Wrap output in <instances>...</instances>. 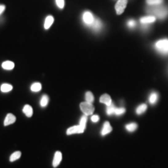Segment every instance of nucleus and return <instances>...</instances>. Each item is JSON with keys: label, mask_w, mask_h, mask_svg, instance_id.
<instances>
[{"label": "nucleus", "mask_w": 168, "mask_h": 168, "mask_svg": "<svg viewBox=\"0 0 168 168\" xmlns=\"http://www.w3.org/2000/svg\"><path fill=\"white\" fill-rule=\"evenodd\" d=\"M86 122H87V117H86V115L82 116V118H81L80 120V122H79V125H80L81 127H82L84 130H85V129H86Z\"/></svg>", "instance_id": "obj_26"}, {"label": "nucleus", "mask_w": 168, "mask_h": 168, "mask_svg": "<svg viewBox=\"0 0 168 168\" xmlns=\"http://www.w3.org/2000/svg\"><path fill=\"white\" fill-rule=\"evenodd\" d=\"M146 109H147L146 104H141V105H139L136 108V114H142V113H144V112L146 110Z\"/></svg>", "instance_id": "obj_18"}, {"label": "nucleus", "mask_w": 168, "mask_h": 168, "mask_svg": "<svg viewBox=\"0 0 168 168\" xmlns=\"http://www.w3.org/2000/svg\"><path fill=\"white\" fill-rule=\"evenodd\" d=\"M85 97H86V101H87V102H89V103L94 102V95H93V94L91 92H86Z\"/></svg>", "instance_id": "obj_25"}, {"label": "nucleus", "mask_w": 168, "mask_h": 168, "mask_svg": "<svg viewBox=\"0 0 168 168\" xmlns=\"http://www.w3.org/2000/svg\"><path fill=\"white\" fill-rule=\"evenodd\" d=\"M48 104V97L47 95H43L41 99V106L42 107H45Z\"/></svg>", "instance_id": "obj_23"}, {"label": "nucleus", "mask_w": 168, "mask_h": 168, "mask_svg": "<svg viewBox=\"0 0 168 168\" xmlns=\"http://www.w3.org/2000/svg\"><path fill=\"white\" fill-rule=\"evenodd\" d=\"M100 102L106 104L107 106L110 105V104H112L110 97L108 95V94H104V95L101 96V98H100Z\"/></svg>", "instance_id": "obj_11"}, {"label": "nucleus", "mask_w": 168, "mask_h": 168, "mask_svg": "<svg viewBox=\"0 0 168 168\" xmlns=\"http://www.w3.org/2000/svg\"><path fill=\"white\" fill-rule=\"evenodd\" d=\"M20 156H21V153H20V152H19V151L15 152V153H13V154H12V155L10 156V160L11 162L15 161V160H18V159L20 158Z\"/></svg>", "instance_id": "obj_22"}, {"label": "nucleus", "mask_w": 168, "mask_h": 168, "mask_svg": "<svg viewBox=\"0 0 168 168\" xmlns=\"http://www.w3.org/2000/svg\"><path fill=\"white\" fill-rule=\"evenodd\" d=\"M94 20H95V18H94V15H93L91 12L86 11L84 12L83 14H82V21L86 26H90L94 22Z\"/></svg>", "instance_id": "obj_4"}, {"label": "nucleus", "mask_w": 168, "mask_h": 168, "mask_svg": "<svg viewBox=\"0 0 168 168\" xmlns=\"http://www.w3.org/2000/svg\"><path fill=\"white\" fill-rule=\"evenodd\" d=\"M12 89H13V86L10 85V84L4 83L2 84V86H1V91L3 93L10 92V91L12 90Z\"/></svg>", "instance_id": "obj_19"}, {"label": "nucleus", "mask_w": 168, "mask_h": 168, "mask_svg": "<svg viewBox=\"0 0 168 168\" xmlns=\"http://www.w3.org/2000/svg\"><path fill=\"white\" fill-rule=\"evenodd\" d=\"M126 129H127L129 132H134V131L136 130L137 129V125L135 123H130V124H128L127 125H126Z\"/></svg>", "instance_id": "obj_24"}, {"label": "nucleus", "mask_w": 168, "mask_h": 168, "mask_svg": "<svg viewBox=\"0 0 168 168\" xmlns=\"http://www.w3.org/2000/svg\"><path fill=\"white\" fill-rule=\"evenodd\" d=\"M23 111L26 117L30 118L31 117L32 114H33V109H32L31 106L28 105V104H26V105H25L24 107H23Z\"/></svg>", "instance_id": "obj_13"}, {"label": "nucleus", "mask_w": 168, "mask_h": 168, "mask_svg": "<svg viewBox=\"0 0 168 168\" xmlns=\"http://www.w3.org/2000/svg\"><path fill=\"white\" fill-rule=\"evenodd\" d=\"M146 11L150 15L154 16L160 20H164L168 16V8L164 6H152L146 9Z\"/></svg>", "instance_id": "obj_1"}, {"label": "nucleus", "mask_w": 168, "mask_h": 168, "mask_svg": "<svg viewBox=\"0 0 168 168\" xmlns=\"http://www.w3.org/2000/svg\"><path fill=\"white\" fill-rule=\"evenodd\" d=\"M125 112V109L124 108V107H119V108L116 107L114 114H115V115H118V116H120V115H122V114H123Z\"/></svg>", "instance_id": "obj_27"}, {"label": "nucleus", "mask_w": 168, "mask_h": 168, "mask_svg": "<svg viewBox=\"0 0 168 168\" xmlns=\"http://www.w3.org/2000/svg\"><path fill=\"white\" fill-rule=\"evenodd\" d=\"M62 156L61 152L59 151L56 152L55 154H54V160H53V163H52V165L54 167H57V166L59 165V163H61L62 161Z\"/></svg>", "instance_id": "obj_9"}, {"label": "nucleus", "mask_w": 168, "mask_h": 168, "mask_svg": "<svg viewBox=\"0 0 168 168\" xmlns=\"http://www.w3.org/2000/svg\"><path fill=\"white\" fill-rule=\"evenodd\" d=\"M112 131V128L110 126V124L108 122H106L104 124V126H103V129L101 131V135H106L107 134L110 133Z\"/></svg>", "instance_id": "obj_12"}, {"label": "nucleus", "mask_w": 168, "mask_h": 168, "mask_svg": "<svg viewBox=\"0 0 168 168\" xmlns=\"http://www.w3.org/2000/svg\"><path fill=\"white\" fill-rule=\"evenodd\" d=\"M0 13L1 14H2V13H3V11L5 10V6L4 5H1V6H0Z\"/></svg>", "instance_id": "obj_31"}, {"label": "nucleus", "mask_w": 168, "mask_h": 168, "mask_svg": "<svg viewBox=\"0 0 168 168\" xmlns=\"http://www.w3.org/2000/svg\"><path fill=\"white\" fill-rule=\"evenodd\" d=\"M127 26H129V28H134L135 26H136V23L134 20H129V21L127 22Z\"/></svg>", "instance_id": "obj_29"}, {"label": "nucleus", "mask_w": 168, "mask_h": 168, "mask_svg": "<svg viewBox=\"0 0 168 168\" xmlns=\"http://www.w3.org/2000/svg\"><path fill=\"white\" fill-rule=\"evenodd\" d=\"M116 107L114 106V104H111L110 105L107 106V114L108 115H111V114H114V112H115Z\"/></svg>", "instance_id": "obj_21"}, {"label": "nucleus", "mask_w": 168, "mask_h": 168, "mask_svg": "<svg viewBox=\"0 0 168 168\" xmlns=\"http://www.w3.org/2000/svg\"><path fill=\"white\" fill-rule=\"evenodd\" d=\"M158 101V94L157 93L153 92L150 94V97H149V101H150V104H155Z\"/></svg>", "instance_id": "obj_16"}, {"label": "nucleus", "mask_w": 168, "mask_h": 168, "mask_svg": "<svg viewBox=\"0 0 168 168\" xmlns=\"http://www.w3.org/2000/svg\"><path fill=\"white\" fill-rule=\"evenodd\" d=\"M147 5L152 6H158L163 3V0H146Z\"/></svg>", "instance_id": "obj_17"}, {"label": "nucleus", "mask_w": 168, "mask_h": 168, "mask_svg": "<svg viewBox=\"0 0 168 168\" xmlns=\"http://www.w3.org/2000/svg\"><path fill=\"white\" fill-rule=\"evenodd\" d=\"M127 3L128 0H118L117 3L115 4V6H114L118 15H121L124 13V10L126 8Z\"/></svg>", "instance_id": "obj_5"}, {"label": "nucleus", "mask_w": 168, "mask_h": 168, "mask_svg": "<svg viewBox=\"0 0 168 168\" xmlns=\"http://www.w3.org/2000/svg\"><path fill=\"white\" fill-rule=\"evenodd\" d=\"M100 118L98 115H93L92 117H91V120H92L93 122H97L98 121H99Z\"/></svg>", "instance_id": "obj_30"}, {"label": "nucleus", "mask_w": 168, "mask_h": 168, "mask_svg": "<svg viewBox=\"0 0 168 168\" xmlns=\"http://www.w3.org/2000/svg\"><path fill=\"white\" fill-rule=\"evenodd\" d=\"M84 132V129L81 127L80 125H75L73 127H70L67 129V135H73V134H78V133H82Z\"/></svg>", "instance_id": "obj_6"}, {"label": "nucleus", "mask_w": 168, "mask_h": 168, "mask_svg": "<svg viewBox=\"0 0 168 168\" xmlns=\"http://www.w3.org/2000/svg\"><path fill=\"white\" fill-rule=\"evenodd\" d=\"M55 3L59 9H63L65 6V0H55Z\"/></svg>", "instance_id": "obj_28"}, {"label": "nucleus", "mask_w": 168, "mask_h": 168, "mask_svg": "<svg viewBox=\"0 0 168 168\" xmlns=\"http://www.w3.org/2000/svg\"><path fill=\"white\" fill-rule=\"evenodd\" d=\"M16 122V117L13 115V114H8L6 117L5 121H4V125L5 126H8V125H11V124L14 123Z\"/></svg>", "instance_id": "obj_10"}, {"label": "nucleus", "mask_w": 168, "mask_h": 168, "mask_svg": "<svg viewBox=\"0 0 168 168\" xmlns=\"http://www.w3.org/2000/svg\"><path fill=\"white\" fill-rule=\"evenodd\" d=\"M2 67L6 70H12L14 68V63L11 61H6L2 62Z\"/></svg>", "instance_id": "obj_15"}, {"label": "nucleus", "mask_w": 168, "mask_h": 168, "mask_svg": "<svg viewBox=\"0 0 168 168\" xmlns=\"http://www.w3.org/2000/svg\"><path fill=\"white\" fill-rule=\"evenodd\" d=\"M154 48L157 50V52L163 55H167L168 54V39H160L157 41L154 45Z\"/></svg>", "instance_id": "obj_2"}, {"label": "nucleus", "mask_w": 168, "mask_h": 168, "mask_svg": "<svg viewBox=\"0 0 168 168\" xmlns=\"http://www.w3.org/2000/svg\"><path fill=\"white\" fill-rule=\"evenodd\" d=\"M30 89L33 92H39L41 90V84L40 82H34L31 85Z\"/></svg>", "instance_id": "obj_20"}, {"label": "nucleus", "mask_w": 168, "mask_h": 168, "mask_svg": "<svg viewBox=\"0 0 168 168\" xmlns=\"http://www.w3.org/2000/svg\"><path fill=\"white\" fill-rule=\"evenodd\" d=\"M156 19H157V17H154V16H146V17H143L140 19V23L142 24H150V23L155 22Z\"/></svg>", "instance_id": "obj_8"}, {"label": "nucleus", "mask_w": 168, "mask_h": 168, "mask_svg": "<svg viewBox=\"0 0 168 168\" xmlns=\"http://www.w3.org/2000/svg\"><path fill=\"white\" fill-rule=\"evenodd\" d=\"M53 23H54V17L52 16H48V17H47L45 20V29H46V30L49 29L50 26L52 25Z\"/></svg>", "instance_id": "obj_14"}, {"label": "nucleus", "mask_w": 168, "mask_h": 168, "mask_svg": "<svg viewBox=\"0 0 168 168\" xmlns=\"http://www.w3.org/2000/svg\"><path fill=\"white\" fill-rule=\"evenodd\" d=\"M90 27L94 32H100L102 30L103 27L102 22H101V20H99L98 18L95 19V20H94V22L93 23V24L90 26Z\"/></svg>", "instance_id": "obj_7"}, {"label": "nucleus", "mask_w": 168, "mask_h": 168, "mask_svg": "<svg viewBox=\"0 0 168 168\" xmlns=\"http://www.w3.org/2000/svg\"><path fill=\"white\" fill-rule=\"evenodd\" d=\"M80 109L85 115H90L94 113V107L92 103H89L87 101L82 102L80 104Z\"/></svg>", "instance_id": "obj_3"}]
</instances>
